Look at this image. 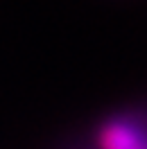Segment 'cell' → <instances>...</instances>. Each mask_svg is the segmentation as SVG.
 Listing matches in <instances>:
<instances>
[{
	"label": "cell",
	"instance_id": "obj_1",
	"mask_svg": "<svg viewBox=\"0 0 147 149\" xmlns=\"http://www.w3.org/2000/svg\"><path fill=\"white\" fill-rule=\"evenodd\" d=\"M95 149H147V102L129 104L97 120Z\"/></svg>",
	"mask_w": 147,
	"mask_h": 149
}]
</instances>
